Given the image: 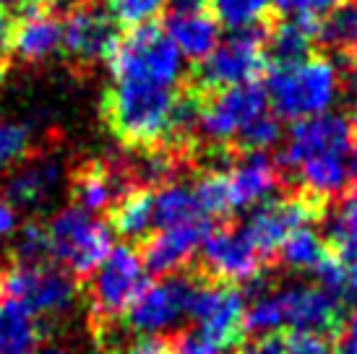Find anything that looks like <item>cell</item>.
<instances>
[{"label": "cell", "instance_id": "obj_36", "mask_svg": "<svg viewBox=\"0 0 357 354\" xmlns=\"http://www.w3.org/2000/svg\"><path fill=\"white\" fill-rule=\"evenodd\" d=\"M287 354H328V341L318 331H289L284 339Z\"/></svg>", "mask_w": 357, "mask_h": 354}, {"label": "cell", "instance_id": "obj_5", "mask_svg": "<svg viewBox=\"0 0 357 354\" xmlns=\"http://www.w3.org/2000/svg\"><path fill=\"white\" fill-rule=\"evenodd\" d=\"M107 66L115 81H144L167 88L183 84L180 52L157 21L130 26L126 34H120Z\"/></svg>", "mask_w": 357, "mask_h": 354}, {"label": "cell", "instance_id": "obj_3", "mask_svg": "<svg viewBox=\"0 0 357 354\" xmlns=\"http://www.w3.org/2000/svg\"><path fill=\"white\" fill-rule=\"evenodd\" d=\"M268 24H271V13L258 24L232 29L229 40L222 47H214L201 63H196L185 84L204 97H211L229 86L258 81V76H264L268 70V60L264 52Z\"/></svg>", "mask_w": 357, "mask_h": 354}, {"label": "cell", "instance_id": "obj_9", "mask_svg": "<svg viewBox=\"0 0 357 354\" xmlns=\"http://www.w3.org/2000/svg\"><path fill=\"white\" fill-rule=\"evenodd\" d=\"M0 295L37 315H63L76 302V284L68 274L42 263H10L0 268Z\"/></svg>", "mask_w": 357, "mask_h": 354}, {"label": "cell", "instance_id": "obj_37", "mask_svg": "<svg viewBox=\"0 0 357 354\" xmlns=\"http://www.w3.org/2000/svg\"><path fill=\"white\" fill-rule=\"evenodd\" d=\"M217 344H211L208 339H204L201 334H183L172 344V354H219Z\"/></svg>", "mask_w": 357, "mask_h": 354}, {"label": "cell", "instance_id": "obj_49", "mask_svg": "<svg viewBox=\"0 0 357 354\" xmlns=\"http://www.w3.org/2000/svg\"><path fill=\"white\" fill-rule=\"evenodd\" d=\"M3 3H8V0H0V6H3Z\"/></svg>", "mask_w": 357, "mask_h": 354}, {"label": "cell", "instance_id": "obj_4", "mask_svg": "<svg viewBox=\"0 0 357 354\" xmlns=\"http://www.w3.org/2000/svg\"><path fill=\"white\" fill-rule=\"evenodd\" d=\"M266 76V97H271L277 118L295 123L324 115L342 86L337 66L321 52H313L310 58L289 68H268Z\"/></svg>", "mask_w": 357, "mask_h": 354}, {"label": "cell", "instance_id": "obj_26", "mask_svg": "<svg viewBox=\"0 0 357 354\" xmlns=\"http://www.w3.org/2000/svg\"><path fill=\"white\" fill-rule=\"evenodd\" d=\"M326 243L337 256L357 258V187L328 211Z\"/></svg>", "mask_w": 357, "mask_h": 354}, {"label": "cell", "instance_id": "obj_21", "mask_svg": "<svg viewBox=\"0 0 357 354\" xmlns=\"http://www.w3.org/2000/svg\"><path fill=\"white\" fill-rule=\"evenodd\" d=\"M316 47L321 55L347 63L357 52V0H347L344 6L331 10L328 16L318 21Z\"/></svg>", "mask_w": 357, "mask_h": 354}, {"label": "cell", "instance_id": "obj_35", "mask_svg": "<svg viewBox=\"0 0 357 354\" xmlns=\"http://www.w3.org/2000/svg\"><path fill=\"white\" fill-rule=\"evenodd\" d=\"M347 0H289L287 8L282 13H289L295 19L310 21V24H318V21L328 16L331 10H337L339 6H344Z\"/></svg>", "mask_w": 357, "mask_h": 354}, {"label": "cell", "instance_id": "obj_11", "mask_svg": "<svg viewBox=\"0 0 357 354\" xmlns=\"http://www.w3.org/2000/svg\"><path fill=\"white\" fill-rule=\"evenodd\" d=\"M357 133V109L339 115H313L298 120L287 136V146L279 157V169L292 172L305 159L321 154H344L347 157Z\"/></svg>", "mask_w": 357, "mask_h": 354}, {"label": "cell", "instance_id": "obj_47", "mask_svg": "<svg viewBox=\"0 0 357 354\" xmlns=\"http://www.w3.org/2000/svg\"><path fill=\"white\" fill-rule=\"evenodd\" d=\"M3 81H6V60L0 58V88H3Z\"/></svg>", "mask_w": 357, "mask_h": 354}, {"label": "cell", "instance_id": "obj_40", "mask_svg": "<svg viewBox=\"0 0 357 354\" xmlns=\"http://www.w3.org/2000/svg\"><path fill=\"white\" fill-rule=\"evenodd\" d=\"M19 229V211L6 196H0V240L16 235Z\"/></svg>", "mask_w": 357, "mask_h": 354}, {"label": "cell", "instance_id": "obj_7", "mask_svg": "<svg viewBox=\"0 0 357 354\" xmlns=\"http://www.w3.org/2000/svg\"><path fill=\"white\" fill-rule=\"evenodd\" d=\"M91 274V318L97 328H107L144 292L146 266L133 247L120 245L112 247Z\"/></svg>", "mask_w": 357, "mask_h": 354}, {"label": "cell", "instance_id": "obj_42", "mask_svg": "<svg viewBox=\"0 0 357 354\" xmlns=\"http://www.w3.org/2000/svg\"><path fill=\"white\" fill-rule=\"evenodd\" d=\"M175 10H201L206 8V0H169Z\"/></svg>", "mask_w": 357, "mask_h": 354}, {"label": "cell", "instance_id": "obj_20", "mask_svg": "<svg viewBox=\"0 0 357 354\" xmlns=\"http://www.w3.org/2000/svg\"><path fill=\"white\" fill-rule=\"evenodd\" d=\"M162 29L190 63H201L219 42V24L208 10H172Z\"/></svg>", "mask_w": 357, "mask_h": 354}, {"label": "cell", "instance_id": "obj_45", "mask_svg": "<svg viewBox=\"0 0 357 354\" xmlns=\"http://www.w3.org/2000/svg\"><path fill=\"white\" fill-rule=\"evenodd\" d=\"M37 354H68L63 346H45V349H40Z\"/></svg>", "mask_w": 357, "mask_h": 354}, {"label": "cell", "instance_id": "obj_23", "mask_svg": "<svg viewBox=\"0 0 357 354\" xmlns=\"http://www.w3.org/2000/svg\"><path fill=\"white\" fill-rule=\"evenodd\" d=\"M154 226V193L133 187L109 206V229L126 240H146Z\"/></svg>", "mask_w": 357, "mask_h": 354}, {"label": "cell", "instance_id": "obj_8", "mask_svg": "<svg viewBox=\"0 0 357 354\" xmlns=\"http://www.w3.org/2000/svg\"><path fill=\"white\" fill-rule=\"evenodd\" d=\"M123 26L109 16L100 3L70 8L63 19V49L70 70L76 76H89L100 63H107L112 47L118 45Z\"/></svg>", "mask_w": 357, "mask_h": 354}, {"label": "cell", "instance_id": "obj_28", "mask_svg": "<svg viewBox=\"0 0 357 354\" xmlns=\"http://www.w3.org/2000/svg\"><path fill=\"white\" fill-rule=\"evenodd\" d=\"M316 274L321 279V289H326L337 302H347L357 297V258L331 253L324 258Z\"/></svg>", "mask_w": 357, "mask_h": 354}, {"label": "cell", "instance_id": "obj_14", "mask_svg": "<svg viewBox=\"0 0 357 354\" xmlns=\"http://www.w3.org/2000/svg\"><path fill=\"white\" fill-rule=\"evenodd\" d=\"M188 315L199 323V334L204 339L225 349L240 339L243 318H245V300L235 286L196 284Z\"/></svg>", "mask_w": 357, "mask_h": 354}, {"label": "cell", "instance_id": "obj_15", "mask_svg": "<svg viewBox=\"0 0 357 354\" xmlns=\"http://www.w3.org/2000/svg\"><path fill=\"white\" fill-rule=\"evenodd\" d=\"M201 268L204 274L225 282H253L261 274V266L266 258L250 245V240L243 235V229H217L208 232L201 243Z\"/></svg>", "mask_w": 357, "mask_h": 354}, {"label": "cell", "instance_id": "obj_43", "mask_svg": "<svg viewBox=\"0 0 357 354\" xmlns=\"http://www.w3.org/2000/svg\"><path fill=\"white\" fill-rule=\"evenodd\" d=\"M55 6H66V8H79V6H91V3H100V0H52Z\"/></svg>", "mask_w": 357, "mask_h": 354}, {"label": "cell", "instance_id": "obj_29", "mask_svg": "<svg viewBox=\"0 0 357 354\" xmlns=\"http://www.w3.org/2000/svg\"><path fill=\"white\" fill-rule=\"evenodd\" d=\"M196 203L199 211L206 219H222L235 214L232 208V198H229V185H227V172L225 169H206L196 183Z\"/></svg>", "mask_w": 357, "mask_h": 354}, {"label": "cell", "instance_id": "obj_30", "mask_svg": "<svg viewBox=\"0 0 357 354\" xmlns=\"http://www.w3.org/2000/svg\"><path fill=\"white\" fill-rule=\"evenodd\" d=\"M211 19L232 29H243L264 21L271 13V0H206Z\"/></svg>", "mask_w": 357, "mask_h": 354}, {"label": "cell", "instance_id": "obj_38", "mask_svg": "<svg viewBox=\"0 0 357 354\" xmlns=\"http://www.w3.org/2000/svg\"><path fill=\"white\" fill-rule=\"evenodd\" d=\"M235 354H287V352H284V341L279 336L256 334V339L245 341Z\"/></svg>", "mask_w": 357, "mask_h": 354}, {"label": "cell", "instance_id": "obj_34", "mask_svg": "<svg viewBox=\"0 0 357 354\" xmlns=\"http://www.w3.org/2000/svg\"><path fill=\"white\" fill-rule=\"evenodd\" d=\"M167 0H107L109 16L120 26H139L146 21H154L162 13Z\"/></svg>", "mask_w": 357, "mask_h": 354}, {"label": "cell", "instance_id": "obj_22", "mask_svg": "<svg viewBox=\"0 0 357 354\" xmlns=\"http://www.w3.org/2000/svg\"><path fill=\"white\" fill-rule=\"evenodd\" d=\"M292 175H298L303 193L326 201L328 196H337V193L347 190V157L344 154H321V157L305 159L300 167L292 169Z\"/></svg>", "mask_w": 357, "mask_h": 354}, {"label": "cell", "instance_id": "obj_18", "mask_svg": "<svg viewBox=\"0 0 357 354\" xmlns=\"http://www.w3.org/2000/svg\"><path fill=\"white\" fill-rule=\"evenodd\" d=\"M225 172H227L229 198H232V208L235 211L266 201L282 185L279 164H274V159L266 157L264 151L238 154L235 162Z\"/></svg>", "mask_w": 357, "mask_h": 354}, {"label": "cell", "instance_id": "obj_25", "mask_svg": "<svg viewBox=\"0 0 357 354\" xmlns=\"http://www.w3.org/2000/svg\"><path fill=\"white\" fill-rule=\"evenodd\" d=\"M199 217L204 214L199 211V203H196V196L190 187L180 185V183L159 185V190L154 193V226L165 229V226L183 224V222Z\"/></svg>", "mask_w": 357, "mask_h": 354}, {"label": "cell", "instance_id": "obj_46", "mask_svg": "<svg viewBox=\"0 0 357 354\" xmlns=\"http://www.w3.org/2000/svg\"><path fill=\"white\" fill-rule=\"evenodd\" d=\"M271 3H274V8H277V13H282V10L287 8L289 0H271Z\"/></svg>", "mask_w": 357, "mask_h": 354}, {"label": "cell", "instance_id": "obj_32", "mask_svg": "<svg viewBox=\"0 0 357 354\" xmlns=\"http://www.w3.org/2000/svg\"><path fill=\"white\" fill-rule=\"evenodd\" d=\"M31 154H34V144H31L29 128L0 120V175L8 172L13 164L29 159Z\"/></svg>", "mask_w": 357, "mask_h": 354}, {"label": "cell", "instance_id": "obj_24", "mask_svg": "<svg viewBox=\"0 0 357 354\" xmlns=\"http://www.w3.org/2000/svg\"><path fill=\"white\" fill-rule=\"evenodd\" d=\"M42 341L40 318L19 302L0 307V354H37Z\"/></svg>", "mask_w": 357, "mask_h": 354}, {"label": "cell", "instance_id": "obj_17", "mask_svg": "<svg viewBox=\"0 0 357 354\" xmlns=\"http://www.w3.org/2000/svg\"><path fill=\"white\" fill-rule=\"evenodd\" d=\"M208 232L211 226H208V219L204 217L157 229V235L146 237L141 261L151 274H175L193 258V253H199Z\"/></svg>", "mask_w": 357, "mask_h": 354}, {"label": "cell", "instance_id": "obj_13", "mask_svg": "<svg viewBox=\"0 0 357 354\" xmlns=\"http://www.w3.org/2000/svg\"><path fill=\"white\" fill-rule=\"evenodd\" d=\"M196 282L188 276H167L159 284L144 286V292L136 297V302L126 310L128 325L133 331L146 336L169 331L178 325L190 310V297H193Z\"/></svg>", "mask_w": 357, "mask_h": 354}, {"label": "cell", "instance_id": "obj_27", "mask_svg": "<svg viewBox=\"0 0 357 354\" xmlns=\"http://www.w3.org/2000/svg\"><path fill=\"white\" fill-rule=\"evenodd\" d=\"M279 253H282V263L292 268V271H300V274H316L321 263H324V258L328 256L324 237L313 232V229H307V226L295 229L282 243Z\"/></svg>", "mask_w": 357, "mask_h": 354}, {"label": "cell", "instance_id": "obj_41", "mask_svg": "<svg viewBox=\"0 0 357 354\" xmlns=\"http://www.w3.org/2000/svg\"><path fill=\"white\" fill-rule=\"evenodd\" d=\"M342 334H344V349L357 354V305L347 315V321L342 325Z\"/></svg>", "mask_w": 357, "mask_h": 354}, {"label": "cell", "instance_id": "obj_1", "mask_svg": "<svg viewBox=\"0 0 357 354\" xmlns=\"http://www.w3.org/2000/svg\"><path fill=\"white\" fill-rule=\"evenodd\" d=\"M175 91L144 81H115L102 97V120L133 151L167 148Z\"/></svg>", "mask_w": 357, "mask_h": 354}, {"label": "cell", "instance_id": "obj_33", "mask_svg": "<svg viewBox=\"0 0 357 354\" xmlns=\"http://www.w3.org/2000/svg\"><path fill=\"white\" fill-rule=\"evenodd\" d=\"M13 258L19 263H42L50 258V243H47V226L40 222H29L16 229L13 240Z\"/></svg>", "mask_w": 357, "mask_h": 354}, {"label": "cell", "instance_id": "obj_2", "mask_svg": "<svg viewBox=\"0 0 357 354\" xmlns=\"http://www.w3.org/2000/svg\"><path fill=\"white\" fill-rule=\"evenodd\" d=\"M243 328L253 334H274L279 328L334 334L342 328V302L313 284H292L268 295L261 292L253 307L245 310Z\"/></svg>", "mask_w": 357, "mask_h": 354}, {"label": "cell", "instance_id": "obj_12", "mask_svg": "<svg viewBox=\"0 0 357 354\" xmlns=\"http://www.w3.org/2000/svg\"><path fill=\"white\" fill-rule=\"evenodd\" d=\"M324 203L316 196H307L300 190L298 196L279 198V201H266L261 208H256L248 217V222L240 226L243 235L250 240V245L256 247L264 258L277 253L282 243L287 240L295 229L307 226L313 219L324 214Z\"/></svg>", "mask_w": 357, "mask_h": 354}, {"label": "cell", "instance_id": "obj_10", "mask_svg": "<svg viewBox=\"0 0 357 354\" xmlns=\"http://www.w3.org/2000/svg\"><path fill=\"white\" fill-rule=\"evenodd\" d=\"M266 88L258 81L238 84L204 99L199 120V146H232L250 120L266 112Z\"/></svg>", "mask_w": 357, "mask_h": 354}, {"label": "cell", "instance_id": "obj_6", "mask_svg": "<svg viewBox=\"0 0 357 354\" xmlns=\"http://www.w3.org/2000/svg\"><path fill=\"white\" fill-rule=\"evenodd\" d=\"M47 243L50 258L70 268V274L89 276L112 250V232L84 208H60L47 224Z\"/></svg>", "mask_w": 357, "mask_h": 354}, {"label": "cell", "instance_id": "obj_48", "mask_svg": "<svg viewBox=\"0 0 357 354\" xmlns=\"http://www.w3.org/2000/svg\"><path fill=\"white\" fill-rule=\"evenodd\" d=\"M339 354H355V352H347V349H344V352H339Z\"/></svg>", "mask_w": 357, "mask_h": 354}, {"label": "cell", "instance_id": "obj_39", "mask_svg": "<svg viewBox=\"0 0 357 354\" xmlns=\"http://www.w3.org/2000/svg\"><path fill=\"white\" fill-rule=\"evenodd\" d=\"M120 354H172V341L162 339V336H144Z\"/></svg>", "mask_w": 357, "mask_h": 354}, {"label": "cell", "instance_id": "obj_44", "mask_svg": "<svg viewBox=\"0 0 357 354\" xmlns=\"http://www.w3.org/2000/svg\"><path fill=\"white\" fill-rule=\"evenodd\" d=\"M349 151H352V175L357 177V133H355V141H352V148H349Z\"/></svg>", "mask_w": 357, "mask_h": 354}, {"label": "cell", "instance_id": "obj_19", "mask_svg": "<svg viewBox=\"0 0 357 354\" xmlns=\"http://www.w3.org/2000/svg\"><path fill=\"white\" fill-rule=\"evenodd\" d=\"M63 180V169L55 159H45L42 154H31L21 162V167L8 177L6 193L16 208H40L52 198Z\"/></svg>", "mask_w": 357, "mask_h": 354}, {"label": "cell", "instance_id": "obj_16", "mask_svg": "<svg viewBox=\"0 0 357 354\" xmlns=\"http://www.w3.org/2000/svg\"><path fill=\"white\" fill-rule=\"evenodd\" d=\"M133 187L136 183L128 169V162L89 159L70 172V196L76 201V206L89 214L109 208Z\"/></svg>", "mask_w": 357, "mask_h": 354}, {"label": "cell", "instance_id": "obj_31", "mask_svg": "<svg viewBox=\"0 0 357 354\" xmlns=\"http://www.w3.org/2000/svg\"><path fill=\"white\" fill-rule=\"evenodd\" d=\"M282 138V125H279L277 115H258L256 120H250L245 128L240 130L238 138L232 141V148L238 154H250V151H266L274 144H279Z\"/></svg>", "mask_w": 357, "mask_h": 354}]
</instances>
